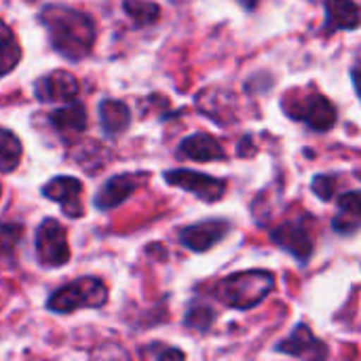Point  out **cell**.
Wrapping results in <instances>:
<instances>
[{
	"label": "cell",
	"mask_w": 361,
	"mask_h": 361,
	"mask_svg": "<svg viewBox=\"0 0 361 361\" xmlns=\"http://www.w3.org/2000/svg\"><path fill=\"white\" fill-rule=\"evenodd\" d=\"M21 152H23V148H21L19 137L13 131L0 127V171L2 173L15 171L19 165Z\"/></svg>",
	"instance_id": "cell-19"
},
{
	"label": "cell",
	"mask_w": 361,
	"mask_h": 361,
	"mask_svg": "<svg viewBox=\"0 0 361 361\" xmlns=\"http://www.w3.org/2000/svg\"><path fill=\"white\" fill-rule=\"evenodd\" d=\"M21 59V47L13 34V30L0 19V76H6L17 68Z\"/></svg>",
	"instance_id": "cell-18"
},
{
	"label": "cell",
	"mask_w": 361,
	"mask_h": 361,
	"mask_svg": "<svg viewBox=\"0 0 361 361\" xmlns=\"http://www.w3.org/2000/svg\"><path fill=\"white\" fill-rule=\"evenodd\" d=\"M78 80L66 70H53L34 82V93L42 104L72 102L78 97Z\"/></svg>",
	"instance_id": "cell-10"
},
{
	"label": "cell",
	"mask_w": 361,
	"mask_h": 361,
	"mask_svg": "<svg viewBox=\"0 0 361 361\" xmlns=\"http://www.w3.org/2000/svg\"><path fill=\"white\" fill-rule=\"evenodd\" d=\"M178 157L188 159V161H197V163H209V161H222L226 157V152L214 135L199 131V133H192L180 142Z\"/></svg>",
	"instance_id": "cell-13"
},
{
	"label": "cell",
	"mask_w": 361,
	"mask_h": 361,
	"mask_svg": "<svg viewBox=\"0 0 361 361\" xmlns=\"http://www.w3.org/2000/svg\"><path fill=\"white\" fill-rule=\"evenodd\" d=\"M351 78H353L355 91H357V95H360V99H361V63L360 66H355V68L351 70Z\"/></svg>",
	"instance_id": "cell-24"
},
{
	"label": "cell",
	"mask_w": 361,
	"mask_h": 361,
	"mask_svg": "<svg viewBox=\"0 0 361 361\" xmlns=\"http://www.w3.org/2000/svg\"><path fill=\"white\" fill-rule=\"evenodd\" d=\"M214 322H216V313L207 305H190L184 317V326L195 332H207Z\"/></svg>",
	"instance_id": "cell-22"
},
{
	"label": "cell",
	"mask_w": 361,
	"mask_h": 361,
	"mask_svg": "<svg viewBox=\"0 0 361 361\" xmlns=\"http://www.w3.org/2000/svg\"><path fill=\"white\" fill-rule=\"evenodd\" d=\"M241 4H243L245 8H254V6L258 4V0H241Z\"/></svg>",
	"instance_id": "cell-26"
},
{
	"label": "cell",
	"mask_w": 361,
	"mask_h": 361,
	"mask_svg": "<svg viewBox=\"0 0 361 361\" xmlns=\"http://www.w3.org/2000/svg\"><path fill=\"white\" fill-rule=\"evenodd\" d=\"M23 239L21 222H0V258H11Z\"/></svg>",
	"instance_id": "cell-21"
},
{
	"label": "cell",
	"mask_w": 361,
	"mask_h": 361,
	"mask_svg": "<svg viewBox=\"0 0 361 361\" xmlns=\"http://www.w3.org/2000/svg\"><path fill=\"white\" fill-rule=\"evenodd\" d=\"M87 110H85V104L78 102V99H72L68 102L66 106L61 108H55L51 114H49V123L53 125L55 131L59 133H80L87 129Z\"/></svg>",
	"instance_id": "cell-17"
},
{
	"label": "cell",
	"mask_w": 361,
	"mask_h": 361,
	"mask_svg": "<svg viewBox=\"0 0 361 361\" xmlns=\"http://www.w3.org/2000/svg\"><path fill=\"white\" fill-rule=\"evenodd\" d=\"M361 226V190L343 192L338 199L336 216L332 218V228L338 235H353Z\"/></svg>",
	"instance_id": "cell-16"
},
{
	"label": "cell",
	"mask_w": 361,
	"mask_h": 361,
	"mask_svg": "<svg viewBox=\"0 0 361 361\" xmlns=\"http://www.w3.org/2000/svg\"><path fill=\"white\" fill-rule=\"evenodd\" d=\"M34 254L42 269H59L70 260L66 228L55 218H44L34 235Z\"/></svg>",
	"instance_id": "cell-4"
},
{
	"label": "cell",
	"mask_w": 361,
	"mask_h": 361,
	"mask_svg": "<svg viewBox=\"0 0 361 361\" xmlns=\"http://www.w3.org/2000/svg\"><path fill=\"white\" fill-rule=\"evenodd\" d=\"M131 110L121 99H102L99 102V125L106 137H116L129 129Z\"/></svg>",
	"instance_id": "cell-15"
},
{
	"label": "cell",
	"mask_w": 361,
	"mask_h": 361,
	"mask_svg": "<svg viewBox=\"0 0 361 361\" xmlns=\"http://www.w3.org/2000/svg\"><path fill=\"white\" fill-rule=\"evenodd\" d=\"M106 302H108V288L99 277H78L55 290L47 300V309L57 315H66L82 307L102 309Z\"/></svg>",
	"instance_id": "cell-3"
},
{
	"label": "cell",
	"mask_w": 361,
	"mask_h": 361,
	"mask_svg": "<svg viewBox=\"0 0 361 361\" xmlns=\"http://www.w3.org/2000/svg\"><path fill=\"white\" fill-rule=\"evenodd\" d=\"M123 8L135 25H152L161 17V6L152 0H123Z\"/></svg>",
	"instance_id": "cell-20"
},
{
	"label": "cell",
	"mask_w": 361,
	"mask_h": 361,
	"mask_svg": "<svg viewBox=\"0 0 361 361\" xmlns=\"http://www.w3.org/2000/svg\"><path fill=\"white\" fill-rule=\"evenodd\" d=\"M42 197L61 205L68 218H82V182L72 176H55L42 186Z\"/></svg>",
	"instance_id": "cell-7"
},
{
	"label": "cell",
	"mask_w": 361,
	"mask_h": 361,
	"mask_svg": "<svg viewBox=\"0 0 361 361\" xmlns=\"http://www.w3.org/2000/svg\"><path fill=\"white\" fill-rule=\"evenodd\" d=\"M231 231V222L224 218H209L197 224H190L180 231V243L190 252H207L218 245Z\"/></svg>",
	"instance_id": "cell-9"
},
{
	"label": "cell",
	"mask_w": 361,
	"mask_h": 361,
	"mask_svg": "<svg viewBox=\"0 0 361 361\" xmlns=\"http://www.w3.org/2000/svg\"><path fill=\"white\" fill-rule=\"evenodd\" d=\"M313 192L322 199V201H330L336 192V178L334 176H328V173H322L313 180L311 184Z\"/></svg>",
	"instance_id": "cell-23"
},
{
	"label": "cell",
	"mask_w": 361,
	"mask_h": 361,
	"mask_svg": "<svg viewBox=\"0 0 361 361\" xmlns=\"http://www.w3.org/2000/svg\"><path fill=\"white\" fill-rule=\"evenodd\" d=\"M361 25V6L353 0H326V32L357 30Z\"/></svg>",
	"instance_id": "cell-14"
},
{
	"label": "cell",
	"mask_w": 361,
	"mask_h": 361,
	"mask_svg": "<svg viewBox=\"0 0 361 361\" xmlns=\"http://www.w3.org/2000/svg\"><path fill=\"white\" fill-rule=\"evenodd\" d=\"M296 110H288V114L292 118H298L302 123H307L313 131H328L334 127L336 123V108L334 104L324 97L322 93H311L305 99H298Z\"/></svg>",
	"instance_id": "cell-8"
},
{
	"label": "cell",
	"mask_w": 361,
	"mask_h": 361,
	"mask_svg": "<svg viewBox=\"0 0 361 361\" xmlns=\"http://www.w3.org/2000/svg\"><path fill=\"white\" fill-rule=\"evenodd\" d=\"M271 239L275 241V245H279L300 262H307L313 254V239L309 231L300 224L286 222L271 233Z\"/></svg>",
	"instance_id": "cell-11"
},
{
	"label": "cell",
	"mask_w": 361,
	"mask_h": 361,
	"mask_svg": "<svg viewBox=\"0 0 361 361\" xmlns=\"http://www.w3.org/2000/svg\"><path fill=\"white\" fill-rule=\"evenodd\" d=\"M169 357L184 360V353H182V351H178V349H167V351H163V353H159V355H157V360H169Z\"/></svg>",
	"instance_id": "cell-25"
},
{
	"label": "cell",
	"mask_w": 361,
	"mask_h": 361,
	"mask_svg": "<svg viewBox=\"0 0 361 361\" xmlns=\"http://www.w3.org/2000/svg\"><path fill=\"white\" fill-rule=\"evenodd\" d=\"M165 182L171 186H178L190 195H195L197 199L205 201V203H216L224 197L226 192V180L201 173V171H192V169H171L165 171Z\"/></svg>",
	"instance_id": "cell-5"
},
{
	"label": "cell",
	"mask_w": 361,
	"mask_h": 361,
	"mask_svg": "<svg viewBox=\"0 0 361 361\" xmlns=\"http://www.w3.org/2000/svg\"><path fill=\"white\" fill-rule=\"evenodd\" d=\"M148 180L146 171H125L118 176L108 178L102 188L97 190V195L93 197V205L99 212H110L118 205H123L137 188H142Z\"/></svg>",
	"instance_id": "cell-6"
},
{
	"label": "cell",
	"mask_w": 361,
	"mask_h": 361,
	"mask_svg": "<svg viewBox=\"0 0 361 361\" xmlns=\"http://www.w3.org/2000/svg\"><path fill=\"white\" fill-rule=\"evenodd\" d=\"M277 351L292 355V357H302V360H324L328 355L326 345L317 341L305 324L296 326V330L277 345Z\"/></svg>",
	"instance_id": "cell-12"
},
{
	"label": "cell",
	"mask_w": 361,
	"mask_h": 361,
	"mask_svg": "<svg viewBox=\"0 0 361 361\" xmlns=\"http://www.w3.org/2000/svg\"><path fill=\"white\" fill-rule=\"evenodd\" d=\"M273 290H275L273 273L252 269V271L228 275L222 281H218L214 296L231 309L247 311L260 305Z\"/></svg>",
	"instance_id": "cell-2"
},
{
	"label": "cell",
	"mask_w": 361,
	"mask_h": 361,
	"mask_svg": "<svg viewBox=\"0 0 361 361\" xmlns=\"http://www.w3.org/2000/svg\"><path fill=\"white\" fill-rule=\"evenodd\" d=\"M38 21L49 34L55 53L70 61H80L93 51L95 21L89 13L66 4H47L38 11Z\"/></svg>",
	"instance_id": "cell-1"
}]
</instances>
